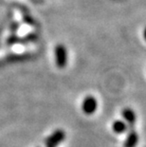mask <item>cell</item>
<instances>
[{
	"instance_id": "obj_4",
	"label": "cell",
	"mask_w": 146,
	"mask_h": 147,
	"mask_svg": "<svg viewBox=\"0 0 146 147\" xmlns=\"http://www.w3.org/2000/svg\"><path fill=\"white\" fill-rule=\"evenodd\" d=\"M122 116L124 119V121L129 127L133 128L137 121V114L136 112L130 107H125L122 109Z\"/></svg>"
},
{
	"instance_id": "obj_6",
	"label": "cell",
	"mask_w": 146,
	"mask_h": 147,
	"mask_svg": "<svg viewBox=\"0 0 146 147\" xmlns=\"http://www.w3.org/2000/svg\"><path fill=\"white\" fill-rule=\"evenodd\" d=\"M128 125L124 121L122 120H117L112 123V130L116 134H122L127 130Z\"/></svg>"
},
{
	"instance_id": "obj_7",
	"label": "cell",
	"mask_w": 146,
	"mask_h": 147,
	"mask_svg": "<svg viewBox=\"0 0 146 147\" xmlns=\"http://www.w3.org/2000/svg\"><path fill=\"white\" fill-rule=\"evenodd\" d=\"M143 38H144V40L146 41V27H145V29L143 30Z\"/></svg>"
},
{
	"instance_id": "obj_3",
	"label": "cell",
	"mask_w": 146,
	"mask_h": 147,
	"mask_svg": "<svg viewBox=\"0 0 146 147\" xmlns=\"http://www.w3.org/2000/svg\"><path fill=\"white\" fill-rule=\"evenodd\" d=\"M66 138V133L64 130L57 129L49 136L46 140V147H57Z\"/></svg>"
},
{
	"instance_id": "obj_5",
	"label": "cell",
	"mask_w": 146,
	"mask_h": 147,
	"mask_svg": "<svg viewBox=\"0 0 146 147\" xmlns=\"http://www.w3.org/2000/svg\"><path fill=\"white\" fill-rule=\"evenodd\" d=\"M139 134L138 132L131 128V130L129 131L128 134L126 136L125 142L123 143V147H137L139 143Z\"/></svg>"
},
{
	"instance_id": "obj_2",
	"label": "cell",
	"mask_w": 146,
	"mask_h": 147,
	"mask_svg": "<svg viewBox=\"0 0 146 147\" xmlns=\"http://www.w3.org/2000/svg\"><path fill=\"white\" fill-rule=\"evenodd\" d=\"M98 108V102L92 95L86 96L82 102V110L86 115L94 114Z\"/></svg>"
},
{
	"instance_id": "obj_1",
	"label": "cell",
	"mask_w": 146,
	"mask_h": 147,
	"mask_svg": "<svg viewBox=\"0 0 146 147\" xmlns=\"http://www.w3.org/2000/svg\"><path fill=\"white\" fill-rule=\"evenodd\" d=\"M55 62L59 68H64L67 64V51L62 44H59L55 48Z\"/></svg>"
}]
</instances>
